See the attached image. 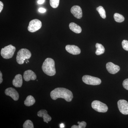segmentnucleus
Segmentation results:
<instances>
[{
  "label": "nucleus",
  "mask_w": 128,
  "mask_h": 128,
  "mask_svg": "<svg viewBox=\"0 0 128 128\" xmlns=\"http://www.w3.org/2000/svg\"><path fill=\"white\" fill-rule=\"evenodd\" d=\"M51 98L54 100L58 98H62L67 102H70L73 98V94L71 91L64 88H57L50 92Z\"/></svg>",
  "instance_id": "1"
},
{
  "label": "nucleus",
  "mask_w": 128,
  "mask_h": 128,
  "mask_svg": "<svg viewBox=\"0 0 128 128\" xmlns=\"http://www.w3.org/2000/svg\"><path fill=\"white\" fill-rule=\"evenodd\" d=\"M44 73L47 75L52 76L56 73L54 60L51 58H47L44 60L42 66Z\"/></svg>",
  "instance_id": "2"
},
{
  "label": "nucleus",
  "mask_w": 128,
  "mask_h": 128,
  "mask_svg": "<svg viewBox=\"0 0 128 128\" xmlns=\"http://www.w3.org/2000/svg\"><path fill=\"white\" fill-rule=\"evenodd\" d=\"M32 54L29 50L26 48H22L18 51L17 54L16 60L18 64H22L24 63L26 60L30 58Z\"/></svg>",
  "instance_id": "3"
},
{
  "label": "nucleus",
  "mask_w": 128,
  "mask_h": 128,
  "mask_svg": "<svg viewBox=\"0 0 128 128\" xmlns=\"http://www.w3.org/2000/svg\"><path fill=\"white\" fill-rule=\"evenodd\" d=\"M16 50V48L12 44L2 48L1 50V55L4 58L9 59L13 57Z\"/></svg>",
  "instance_id": "4"
},
{
  "label": "nucleus",
  "mask_w": 128,
  "mask_h": 128,
  "mask_svg": "<svg viewBox=\"0 0 128 128\" xmlns=\"http://www.w3.org/2000/svg\"><path fill=\"white\" fill-rule=\"evenodd\" d=\"M92 107L94 110L99 112H106L108 109L105 104L98 100L93 101L92 103Z\"/></svg>",
  "instance_id": "5"
},
{
  "label": "nucleus",
  "mask_w": 128,
  "mask_h": 128,
  "mask_svg": "<svg viewBox=\"0 0 128 128\" xmlns=\"http://www.w3.org/2000/svg\"><path fill=\"white\" fill-rule=\"evenodd\" d=\"M82 80L85 84L93 86L100 85L102 82V81L99 78L89 75L83 76Z\"/></svg>",
  "instance_id": "6"
},
{
  "label": "nucleus",
  "mask_w": 128,
  "mask_h": 128,
  "mask_svg": "<svg viewBox=\"0 0 128 128\" xmlns=\"http://www.w3.org/2000/svg\"><path fill=\"white\" fill-rule=\"evenodd\" d=\"M42 25L41 21L38 19H34L29 22L28 30L31 32H34L41 28Z\"/></svg>",
  "instance_id": "7"
},
{
  "label": "nucleus",
  "mask_w": 128,
  "mask_h": 128,
  "mask_svg": "<svg viewBox=\"0 0 128 128\" xmlns=\"http://www.w3.org/2000/svg\"><path fill=\"white\" fill-rule=\"evenodd\" d=\"M118 107L122 114H128V102L124 100H120L118 102Z\"/></svg>",
  "instance_id": "8"
},
{
  "label": "nucleus",
  "mask_w": 128,
  "mask_h": 128,
  "mask_svg": "<svg viewBox=\"0 0 128 128\" xmlns=\"http://www.w3.org/2000/svg\"><path fill=\"white\" fill-rule=\"evenodd\" d=\"M5 94L6 96L11 97L14 100L17 101L19 98V94L18 92L12 88H9L5 91Z\"/></svg>",
  "instance_id": "9"
},
{
  "label": "nucleus",
  "mask_w": 128,
  "mask_h": 128,
  "mask_svg": "<svg viewBox=\"0 0 128 128\" xmlns=\"http://www.w3.org/2000/svg\"><path fill=\"white\" fill-rule=\"evenodd\" d=\"M106 68L108 72L112 74L117 73L120 70V67L117 65L114 64L111 62L108 63L106 64Z\"/></svg>",
  "instance_id": "10"
},
{
  "label": "nucleus",
  "mask_w": 128,
  "mask_h": 128,
  "mask_svg": "<svg viewBox=\"0 0 128 128\" xmlns=\"http://www.w3.org/2000/svg\"><path fill=\"white\" fill-rule=\"evenodd\" d=\"M70 12L76 18L80 19L82 17V9L79 6H73L70 9Z\"/></svg>",
  "instance_id": "11"
},
{
  "label": "nucleus",
  "mask_w": 128,
  "mask_h": 128,
  "mask_svg": "<svg viewBox=\"0 0 128 128\" xmlns=\"http://www.w3.org/2000/svg\"><path fill=\"white\" fill-rule=\"evenodd\" d=\"M23 78L25 81L28 82L30 80H36L37 77L36 74L33 71L31 70H28L24 73Z\"/></svg>",
  "instance_id": "12"
},
{
  "label": "nucleus",
  "mask_w": 128,
  "mask_h": 128,
  "mask_svg": "<svg viewBox=\"0 0 128 128\" xmlns=\"http://www.w3.org/2000/svg\"><path fill=\"white\" fill-rule=\"evenodd\" d=\"M65 48L68 52L73 55H78L81 52L80 48L76 45H67Z\"/></svg>",
  "instance_id": "13"
},
{
  "label": "nucleus",
  "mask_w": 128,
  "mask_h": 128,
  "mask_svg": "<svg viewBox=\"0 0 128 128\" xmlns=\"http://www.w3.org/2000/svg\"><path fill=\"white\" fill-rule=\"evenodd\" d=\"M38 117L42 118L44 119V121L48 123V122L51 121L52 120L51 117L48 114V112L46 110L42 109L40 110L38 112Z\"/></svg>",
  "instance_id": "14"
},
{
  "label": "nucleus",
  "mask_w": 128,
  "mask_h": 128,
  "mask_svg": "<svg viewBox=\"0 0 128 128\" xmlns=\"http://www.w3.org/2000/svg\"><path fill=\"white\" fill-rule=\"evenodd\" d=\"M12 84L15 87H22L23 83L22 76L20 74L16 75L12 80Z\"/></svg>",
  "instance_id": "15"
},
{
  "label": "nucleus",
  "mask_w": 128,
  "mask_h": 128,
  "mask_svg": "<svg viewBox=\"0 0 128 128\" xmlns=\"http://www.w3.org/2000/svg\"><path fill=\"white\" fill-rule=\"evenodd\" d=\"M69 28L72 32L76 34H80L82 31L81 28L80 26L74 22H71L70 24Z\"/></svg>",
  "instance_id": "16"
},
{
  "label": "nucleus",
  "mask_w": 128,
  "mask_h": 128,
  "mask_svg": "<svg viewBox=\"0 0 128 128\" xmlns=\"http://www.w3.org/2000/svg\"><path fill=\"white\" fill-rule=\"evenodd\" d=\"M35 102V99L33 96H28L24 101V104L27 106H30L33 105Z\"/></svg>",
  "instance_id": "17"
},
{
  "label": "nucleus",
  "mask_w": 128,
  "mask_h": 128,
  "mask_svg": "<svg viewBox=\"0 0 128 128\" xmlns=\"http://www.w3.org/2000/svg\"><path fill=\"white\" fill-rule=\"evenodd\" d=\"M96 54L97 55H101L104 53L105 51V48L102 44H100L96 43Z\"/></svg>",
  "instance_id": "18"
},
{
  "label": "nucleus",
  "mask_w": 128,
  "mask_h": 128,
  "mask_svg": "<svg viewBox=\"0 0 128 128\" xmlns=\"http://www.w3.org/2000/svg\"><path fill=\"white\" fill-rule=\"evenodd\" d=\"M96 10L98 12L101 17L103 18H106V12L105 9L102 6H100L97 8Z\"/></svg>",
  "instance_id": "19"
},
{
  "label": "nucleus",
  "mask_w": 128,
  "mask_h": 128,
  "mask_svg": "<svg viewBox=\"0 0 128 128\" xmlns=\"http://www.w3.org/2000/svg\"><path fill=\"white\" fill-rule=\"evenodd\" d=\"M114 17V20L117 22H121L124 21V16L119 13H115Z\"/></svg>",
  "instance_id": "20"
},
{
  "label": "nucleus",
  "mask_w": 128,
  "mask_h": 128,
  "mask_svg": "<svg viewBox=\"0 0 128 128\" xmlns=\"http://www.w3.org/2000/svg\"><path fill=\"white\" fill-rule=\"evenodd\" d=\"M23 128H34L33 124L31 120H27L25 121L24 124Z\"/></svg>",
  "instance_id": "21"
},
{
  "label": "nucleus",
  "mask_w": 128,
  "mask_h": 128,
  "mask_svg": "<svg viewBox=\"0 0 128 128\" xmlns=\"http://www.w3.org/2000/svg\"><path fill=\"white\" fill-rule=\"evenodd\" d=\"M50 3L51 7L56 8L59 5L60 0H50Z\"/></svg>",
  "instance_id": "22"
},
{
  "label": "nucleus",
  "mask_w": 128,
  "mask_h": 128,
  "mask_svg": "<svg viewBox=\"0 0 128 128\" xmlns=\"http://www.w3.org/2000/svg\"><path fill=\"white\" fill-rule=\"evenodd\" d=\"M86 123L85 121H82L80 122L79 125H74L71 127V128H85L86 126Z\"/></svg>",
  "instance_id": "23"
},
{
  "label": "nucleus",
  "mask_w": 128,
  "mask_h": 128,
  "mask_svg": "<svg viewBox=\"0 0 128 128\" xmlns=\"http://www.w3.org/2000/svg\"><path fill=\"white\" fill-rule=\"evenodd\" d=\"M122 45L124 49L128 51V41L124 40L122 42Z\"/></svg>",
  "instance_id": "24"
},
{
  "label": "nucleus",
  "mask_w": 128,
  "mask_h": 128,
  "mask_svg": "<svg viewBox=\"0 0 128 128\" xmlns=\"http://www.w3.org/2000/svg\"><path fill=\"white\" fill-rule=\"evenodd\" d=\"M122 85L124 89L128 90V79H126L124 81Z\"/></svg>",
  "instance_id": "25"
},
{
  "label": "nucleus",
  "mask_w": 128,
  "mask_h": 128,
  "mask_svg": "<svg viewBox=\"0 0 128 128\" xmlns=\"http://www.w3.org/2000/svg\"><path fill=\"white\" fill-rule=\"evenodd\" d=\"M46 9L42 8H40L38 9V11L41 13H44L46 12Z\"/></svg>",
  "instance_id": "26"
},
{
  "label": "nucleus",
  "mask_w": 128,
  "mask_h": 128,
  "mask_svg": "<svg viewBox=\"0 0 128 128\" xmlns=\"http://www.w3.org/2000/svg\"><path fill=\"white\" fill-rule=\"evenodd\" d=\"M4 7L3 3L1 1L0 2V12H1Z\"/></svg>",
  "instance_id": "27"
},
{
  "label": "nucleus",
  "mask_w": 128,
  "mask_h": 128,
  "mask_svg": "<svg viewBox=\"0 0 128 128\" xmlns=\"http://www.w3.org/2000/svg\"><path fill=\"white\" fill-rule=\"evenodd\" d=\"M3 81L2 78V74L1 72H0V84H1Z\"/></svg>",
  "instance_id": "28"
},
{
  "label": "nucleus",
  "mask_w": 128,
  "mask_h": 128,
  "mask_svg": "<svg viewBox=\"0 0 128 128\" xmlns=\"http://www.w3.org/2000/svg\"><path fill=\"white\" fill-rule=\"evenodd\" d=\"M45 1V0H38V3L40 4H42Z\"/></svg>",
  "instance_id": "29"
},
{
  "label": "nucleus",
  "mask_w": 128,
  "mask_h": 128,
  "mask_svg": "<svg viewBox=\"0 0 128 128\" xmlns=\"http://www.w3.org/2000/svg\"><path fill=\"white\" fill-rule=\"evenodd\" d=\"M80 122H79V121H78V124H80Z\"/></svg>",
  "instance_id": "30"
}]
</instances>
